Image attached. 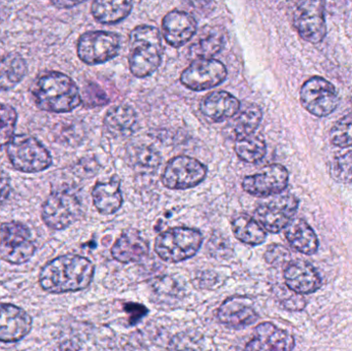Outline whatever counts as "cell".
<instances>
[{
	"mask_svg": "<svg viewBox=\"0 0 352 351\" xmlns=\"http://www.w3.org/2000/svg\"><path fill=\"white\" fill-rule=\"evenodd\" d=\"M203 242L200 231L177 227L160 233L155 240L157 255L168 263H179L194 257Z\"/></svg>",
	"mask_w": 352,
	"mask_h": 351,
	"instance_id": "obj_4",
	"label": "cell"
},
{
	"mask_svg": "<svg viewBox=\"0 0 352 351\" xmlns=\"http://www.w3.org/2000/svg\"><path fill=\"white\" fill-rule=\"evenodd\" d=\"M104 126L107 131L115 137H127L135 132L138 115L129 105H118L107 111Z\"/></svg>",
	"mask_w": 352,
	"mask_h": 351,
	"instance_id": "obj_25",
	"label": "cell"
},
{
	"mask_svg": "<svg viewBox=\"0 0 352 351\" xmlns=\"http://www.w3.org/2000/svg\"><path fill=\"white\" fill-rule=\"evenodd\" d=\"M234 150L238 158L243 162L256 163L264 158L267 152V146L260 135L252 133L235 139Z\"/></svg>",
	"mask_w": 352,
	"mask_h": 351,
	"instance_id": "obj_30",
	"label": "cell"
},
{
	"mask_svg": "<svg viewBox=\"0 0 352 351\" xmlns=\"http://www.w3.org/2000/svg\"><path fill=\"white\" fill-rule=\"evenodd\" d=\"M150 251L148 241L135 230L125 231L113 243L111 256L120 263H136L142 261Z\"/></svg>",
	"mask_w": 352,
	"mask_h": 351,
	"instance_id": "obj_20",
	"label": "cell"
},
{
	"mask_svg": "<svg viewBox=\"0 0 352 351\" xmlns=\"http://www.w3.org/2000/svg\"><path fill=\"white\" fill-rule=\"evenodd\" d=\"M32 329V317L14 304H0V342L14 343L26 337Z\"/></svg>",
	"mask_w": 352,
	"mask_h": 351,
	"instance_id": "obj_15",
	"label": "cell"
},
{
	"mask_svg": "<svg viewBox=\"0 0 352 351\" xmlns=\"http://www.w3.org/2000/svg\"><path fill=\"white\" fill-rule=\"evenodd\" d=\"M289 185V171L280 164L264 167L260 173L248 175L242 181L244 192L254 197H269L278 195Z\"/></svg>",
	"mask_w": 352,
	"mask_h": 351,
	"instance_id": "obj_14",
	"label": "cell"
},
{
	"mask_svg": "<svg viewBox=\"0 0 352 351\" xmlns=\"http://www.w3.org/2000/svg\"><path fill=\"white\" fill-rule=\"evenodd\" d=\"M295 348V338L272 323H262L254 329V338L246 344V350L289 351Z\"/></svg>",
	"mask_w": 352,
	"mask_h": 351,
	"instance_id": "obj_17",
	"label": "cell"
},
{
	"mask_svg": "<svg viewBox=\"0 0 352 351\" xmlns=\"http://www.w3.org/2000/svg\"><path fill=\"white\" fill-rule=\"evenodd\" d=\"M82 214V202L69 190L53 192L43 203L41 218L53 230H64L72 226Z\"/></svg>",
	"mask_w": 352,
	"mask_h": 351,
	"instance_id": "obj_6",
	"label": "cell"
},
{
	"mask_svg": "<svg viewBox=\"0 0 352 351\" xmlns=\"http://www.w3.org/2000/svg\"><path fill=\"white\" fill-rule=\"evenodd\" d=\"M188 3L190 4L195 10H203L205 8H209L213 0H186Z\"/></svg>",
	"mask_w": 352,
	"mask_h": 351,
	"instance_id": "obj_39",
	"label": "cell"
},
{
	"mask_svg": "<svg viewBox=\"0 0 352 351\" xmlns=\"http://www.w3.org/2000/svg\"><path fill=\"white\" fill-rule=\"evenodd\" d=\"M84 1H86V0H51V3L55 8L63 10V8H74V6H76Z\"/></svg>",
	"mask_w": 352,
	"mask_h": 351,
	"instance_id": "obj_38",
	"label": "cell"
},
{
	"mask_svg": "<svg viewBox=\"0 0 352 351\" xmlns=\"http://www.w3.org/2000/svg\"><path fill=\"white\" fill-rule=\"evenodd\" d=\"M196 32V20L188 12L173 10L163 19V36L173 47H179L186 45Z\"/></svg>",
	"mask_w": 352,
	"mask_h": 351,
	"instance_id": "obj_19",
	"label": "cell"
},
{
	"mask_svg": "<svg viewBox=\"0 0 352 351\" xmlns=\"http://www.w3.org/2000/svg\"><path fill=\"white\" fill-rule=\"evenodd\" d=\"M27 74V64L18 53H10L0 60V90L8 91L20 84Z\"/></svg>",
	"mask_w": 352,
	"mask_h": 351,
	"instance_id": "obj_29",
	"label": "cell"
},
{
	"mask_svg": "<svg viewBox=\"0 0 352 351\" xmlns=\"http://www.w3.org/2000/svg\"><path fill=\"white\" fill-rule=\"evenodd\" d=\"M94 273L95 267L90 260L67 253L43 266L39 273V284L50 294L78 292L90 286Z\"/></svg>",
	"mask_w": 352,
	"mask_h": 351,
	"instance_id": "obj_1",
	"label": "cell"
},
{
	"mask_svg": "<svg viewBox=\"0 0 352 351\" xmlns=\"http://www.w3.org/2000/svg\"><path fill=\"white\" fill-rule=\"evenodd\" d=\"M227 31L221 26H205L201 29L195 43L190 45V54L195 59L212 58L225 47Z\"/></svg>",
	"mask_w": 352,
	"mask_h": 351,
	"instance_id": "obj_22",
	"label": "cell"
},
{
	"mask_svg": "<svg viewBox=\"0 0 352 351\" xmlns=\"http://www.w3.org/2000/svg\"><path fill=\"white\" fill-rule=\"evenodd\" d=\"M331 175L340 183H352V150L336 157L331 164Z\"/></svg>",
	"mask_w": 352,
	"mask_h": 351,
	"instance_id": "obj_33",
	"label": "cell"
},
{
	"mask_svg": "<svg viewBox=\"0 0 352 351\" xmlns=\"http://www.w3.org/2000/svg\"><path fill=\"white\" fill-rule=\"evenodd\" d=\"M294 26L302 38L318 43L327 34L324 3L322 0H301L293 14Z\"/></svg>",
	"mask_w": 352,
	"mask_h": 351,
	"instance_id": "obj_10",
	"label": "cell"
},
{
	"mask_svg": "<svg viewBox=\"0 0 352 351\" xmlns=\"http://www.w3.org/2000/svg\"><path fill=\"white\" fill-rule=\"evenodd\" d=\"M299 207V200L293 194L280 195L261 204L254 212V218L268 232L279 233L294 220Z\"/></svg>",
	"mask_w": 352,
	"mask_h": 351,
	"instance_id": "obj_11",
	"label": "cell"
},
{
	"mask_svg": "<svg viewBox=\"0 0 352 351\" xmlns=\"http://www.w3.org/2000/svg\"><path fill=\"white\" fill-rule=\"evenodd\" d=\"M265 260L270 265L283 266L291 262L289 261L291 253L287 247H283V245H270L265 253Z\"/></svg>",
	"mask_w": 352,
	"mask_h": 351,
	"instance_id": "obj_35",
	"label": "cell"
},
{
	"mask_svg": "<svg viewBox=\"0 0 352 351\" xmlns=\"http://www.w3.org/2000/svg\"><path fill=\"white\" fill-rule=\"evenodd\" d=\"M163 45L156 27H136L130 34L129 67L136 78L152 76L162 61Z\"/></svg>",
	"mask_w": 352,
	"mask_h": 351,
	"instance_id": "obj_3",
	"label": "cell"
},
{
	"mask_svg": "<svg viewBox=\"0 0 352 351\" xmlns=\"http://www.w3.org/2000/svg\"><path fill=\"white\" fill-rule=\"evenodd\" d=\"M330 140L338 148L352 146V113L345 115L333 126Z\"/></svg>",
	"mask_w": 352,
	"mask_h": 351,
	"instance_id": "obj_32",
	"label": "cell"
},
{
	"mask_svg": "<svg viewBox=\"0 0 352 351\" xmlns=\"http://www.w3.org/2000/svg\"><path fill=\"white\" fill-rule=\"evenodd\" d=\"M132 8V0H94L91 10L98 22L116 24L127 18Z\"/></svg>",
	"mask_w": 352,
	"mask_h": 351,
	"instance_id": "obj_27",
	"label": "cell"
},
{
	"mask_svg": "<svg viewBox=\"0 0 352 351\" xmlns=\"http://www.w3.org/2000/svg\"><path fill=\"white\" fill-rule=\"evenodd\" d=\"M12 185L8 173L0 169V204L4 203L10 197Z\"/></svg>",
	"mask_w": 352,
	"mask_h": 351,
	"instance_id": "obj_37",
	"label": "cell"
},
{
	"mask_svg": "<svg viewBox=\"0 0 352 351\" xmlns=\"http://www.w3.org/2000/svg\"><path fill=\"white\" fill-rule=\"evenodd\" d=\"M93 203L102 214H113L117 212L123 204L121 192V181L113 177L107 183H97L92 190Z\"/></svg>",
	"mask_w": 352,
	"mask_h": 351,
	"instance_id": "obj_23",
	"label": "cell"
},
{
	"mask_svg": "<svg viewBox=\"0 0 352 351\" xmlns=\"http://www.w3.org/2000/svg\"><path fill=\"white\" fill-rule=\"evenodd\" d=\"M240 104L237 98L225 91L210 93L200 103L202 115L213 123L230 120L234 117Z\"/></svg>",
	"mask_w": 352,
	"mask_h": 351,
	"instance_id": "obj_21",
	"label": "cell"
},
{
	"mask_svg": "<svg viewBox=\"0 0 352 351\" xmlns=\"http://www.w3.org/2000/svg\"><path fill=\"white\" fill-rule=\"evenodd\" d=\"M120 37L109 31H90L78 39V55L88 65H98L113 59L120 52Z\"/></svg>",
	"mask_w": 352,
	"mask_h": 351,
	"instance_id": "obj_8",
	"label": "cell"
},
{
	"mask_svg": "<svg viewBox=\"0 0 352 351\" xmlns=\"http://www.w3.org/2000/svg\"><path fill=\"white\" fill-rule=\"evenodd\" d=\"M263 119L262 109L254 103L240 104L237 113L232 117L229 129L232 135L237 138L244 137L254 133Z\"/></svg>",
	"mask_w": 352,
	"mask_h": 351,
	"instance_id": "obj_26",
	"label": "cell"
},
{
	"mask_svg": "<svg viewBox=\"0 0 352 351\" xmlns=\"http://www.w3.org/2000/svg\"><path fill=\"white\" fill-rule=\"evenodd\" d=\"M232 231L234 236L244 245H262L266 240V230L261 226L260 223L248 214H239L232 220Z\"/></svg>",
	"mask_w": 352,
	"mask_h": 351,
	"instance_id": "obj_28",
	"label": "cell"
},
{
	"mask_svg": "<svg viewBox=\"0 0 352 351\" xmlns=\"http://www.w3.org/2000/svg\"><path fill=\"white\" fill-rule=\"evenodd\" d=\"M227 68L212 58L194 60L180 76V82L192 91H205L221 84L227 78Z\"/></svg>",
	"mask_w": 352,
	"mask_h": 351,
	"instance_id": "obj_13",
	"label": "cell"
},
{
	"mask_svg": "<svg viewBox=\"0 0 352 351\" xmlns=\"http://www.w3.org/2000/svg\"><path fill=\"white\" fill-rule=\"evenodd\" d=\"M324 3H326L327 5L330 6V8H336L337 4L341 1V0H322Z\"/></svg>",
	"mask_w": 352,
	"mask_h": 351,
	"instance_id": "obj_40",
	"label": "cell"
},
{
	"mask_svg": "<svg viewBox=\"0 0 352 351\" xmlns=\"http://www.w3.org/2000/svg\"><path fill=\"white\" fill-rule=\"evenodd\" d=\"M18 115L14 107L0 103V150L8 146L14 136Z\"/></svg>",
	"mask_w": 352,
	"mask_h": 351,
	"instance_id": "obj_31",
	"label": "cell"
},
{
	"mask_svg": "<svg viewBox=\"0 0 352 351\" xmlns=\"http://www.w3.org/2000/svg\"><path fill=\"white\" fill-rule=\"evenodd\" d=\"M6 152L14 168L21 172H41L53 162L49 150L36 138L27 134L12 136L6 146Z\"/></svg>",
	"mask_w": 352,
	"mask_h": 351,
	"instance_id": "obj_5",
	"label": "cell"
},
{
	"mask_svg": "<svg viewBox=\"0 0 352 351\" xmlns=\"http://www.w3.org/2000/svg\"><path fill=\"white\" fill-rule=\"evenodd\" d=\"M219 323L234 329H242L256 323L258 315L252 300L246 296H232L226 299L217 311Z\"/></svg>",
	"mask_w": 352,
	"mask_h": 351,
	"instance_id": "obj_16",
	"label": "cell"
},
{
	"mask_svg": "<svg viewBox=\"0 0 352 351\" xmlns=\"http://www.w3.org/2000/svg\"><path fill=\"white\" fill-rule=\"evenodd\" d=\"M32 96L37 107L49 113H69L82 103L76 82L58 71L39 76L33 84Z\"/></svg>",
	"mask_w": 352,
	"mask_h": 351,
	"instance_id": "obj_2",
	"label": "cell"
},
{
	"mask_svg": "<svg viewBox=\"0 0 352 351\" xmlns=\"http://www.w3.org/2000/svg\"><path fill=\"white\" fill-rule=\"evenodd\" d=\"M34 253L32 234L26 225L12 220L0 226V256L4 261L21 265L28 262Z\"/></svg>",
	"mask_w": 352,
	"mask_h": 351,
	"instance_id": "obj_7",
	"label": "cell"
},
{
	"mask_svg": "<svg viewBox=\"0 0 352 351\" xmlns=\"http://www.w3.org/2000/svg\"><path fill=\"white\" fill-rule=\"evenodd\" d=\"M133 161L136 166L140 168L152 170V169L158 168L159 165L161 164V157L154 148L142 146V148H136L133 155Z\"/></svg>",
	"mask_w": 352,
	"mask_h": 351,
	"instance_id": "obj_34",
	"label": "cell"
},
{
	"mask_svg": "<svg viewBox=\"0 0 352 351\" xmlns=\"http://www.w3.org/2000/svg\"><path fill=\"white\" fill-rule=\"evenodd\" d=\"M283 276L287 288L297 294H312L322 286V278L316 268L303 260L289 262Z\"/></svg>",
	"mask_w": 352,
	"mask_h": 351,
	"instance_id": "obj_18",
	"label": "cell"
},
{
	"mask_svg": "<svg viewBox=\"0 0 352 351\" xmlns=\"http://www.w3.org/2000/svg\"><path fill=\"white\" fill-rule=\"evenodd\" d=\"M283 306L285 309L292 311H301L306 307V300L304 299L303 295L297 294V293L292 291L291 296L283 300Z\"/></svg>",
	"mask_w": 352,
	"mask_h": 351,
	"instance_id": "obj_36",
	"label": "cell"
},
{
	"mask_svg": "<svg viewBox=\"0 0 352 351\" xmlns=\"http://www.w3.org/2000/svg\"><path fill=\"white\" fill-rule=\"evenodd\" d=\"M300 99L304 109L318 117L331 115L339 104L338 93L335 87L320 76H314L304 82Z\"/></svg>",
	"mask_w": 352,
	"mask_h": 351,
	"instance_id": "obj_9",
	"label": "cell"
},
{
	"mask_svg": "<svg viewBox=\"0 0 352 351\" xmlns=\"http://www.w3.org/2000/svg\"><path fill=\"white\" fill-rule=\"evenodd\" d=\"M207 167L197 159L177 156L171 159L165 167L162 183L170 190H186L196 187L204 181Z\"/></svg>",
	"mask_w": 352,
	"mask_h": 351,
	"instance_id": "obj_12",
	"label": "cell"
},
{
	"mask_svg": "<svg viewBox=\"0 0 352 351\" xmlns=\"http://www.w3.org/2000/svg\"><path fill=\"white\" fill-rule=\"evenodd\" d=\"M285 229V237L294 249L306 256L314 255L318 251V236L303 218L292 220Z\"/></svg>",
	"mask_w": 352,
	"mask_h": 351,
	"instance_id": "obj_24",
	"label": "cell"
}]
</instances>
